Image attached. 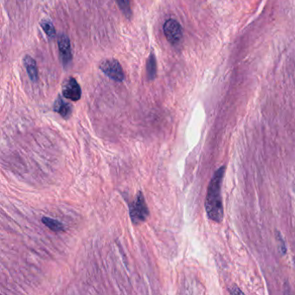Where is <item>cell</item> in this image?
Wrapping results in <instances>:
<instances>
[{
  "label": "cell",
  "instance_id": "cell-1",
  "mask_svg": "<svg viewBox=\"0 0 295 295\" xmlns=\"http://www.w3.org/2000/svg\"><path fill=\"white\" fill-rule=\"evenodd\" d=\"M224 167L217 171L208 188L205 201V209L208 217L217 223H220L224 218V206L221 196V186L224 178Z\"/></svg>",
  "mask_w": 295,
  "mask_h": 295
},
{
  "label": "cell",
  "instance_id": "cell-2",
  "mask_svg": "<svg viewBox=\"0 0 295 295\" xmlns=\"http://www.w3.org/2000/svg\"><path fill=\"white\" fill-rule=\"evenodd\" d=\"M149 210L146 205L143 194L139 191L134 201L130 205V218L132 224L138 225L143 223L148 218Z\"/></svg>",
  "mask_w": 295,
  "mask_h": 295
},
{
  "label": "cell",
  "instance_id": "cell-3",
  "mask_svg": "<svg viewBox=\"0 0 295 295\" xmlns=\"http://www.w3.org/2000/svg\"><path fill=\"white\" fill-rule=\"evenodd\" d=\"M102 72H104L106 75L111 79L116 82H122L124 80V73L122 70V66L119 62L114 59H108L103 62L100 66Z\"/></svg>",
  "mask_w": 295,
  "mask_h": 295
},
{
  "label": "cell",
  "instance_id": "cell-4",
  "mask_svg": "<svg viewBox=\"0 0 295 295\" xmlns=\"http://www.w3.org/2000/svg\"><path fill=\"white\" fill-rule=\"evenodd\" d=\"M164 32L166 38L171 44H179L182 40V27L176 20H167L164 25Z\"/></svg>",
  "mask_w": 295,
  "mask_h": 295
},
{
  "label": "cell",
  "instance_id": "cell-5",
  "mask_svg": "<svg viewBox=\"0 0 295 295\" xmlns=\"http://www.w3.org/2000/svg\"><path fill=\"white\" fill-rule=\"evenodd\" d=\"M63 94L65 98L71 100L73 102L80 100L82 96V90L80 86L74 78H69V80L64 83Z\"/></svg>",
  "mask_w": 295,
  "mask_h": 295
},
{
  "label": "cell",
  "instance_id": "cell-6",
  "mask_svg": "<svg viewBox=\"0 0 295 295\" xmlns=\"http://www.w3.org/2000/svg\"><path fill=\"white\" fill-rule=\"evenodd\" d=\"M58 45L62 61L64 62V64H67L71 60V47L69 37L66 35H62L58 41Z\"/></svg>",
  "mask_w": 295,
  "mask_h": 295
},
{
  "label": "cell",
  "instance_id": "cell-7",
  "mask_svg": "<svg viewBox=\"0 0 295 295\" xmlns=\"http://www.w3.org/2000/svg\"><path fill=\"white\" fill-rule=\"evenodd\" d=\"M54 110L59 113L62 117H64V119H69L71 115V106L69 105V103L64 102V100L61 99L60 97L55 101Z\"/></svg>",
  "mask_w": 295,
  "mask_h": 295
},
{
  "label": "cell",
  "instance_id": "cell-8",
  "mask_svg": "<svg viewBox=\"0 0 295 295\" xmlns=\"http://www.w3.org/2000/svg\"><path fill=\"white\" fill-rule=\"evenodd\" d=\"M24 64L31 81L36 82L37 80V67H36V61L30 55H26L24 59Z\"/></svg>",
  "mask_w": 295,
  "mask_h": 295
},
{
  "label": "cell",
  "instance_id": "cell-9",
  "mask_svg": "<svg viewBox=\"0 0 295 295\" xmlns=\"http://www.w3.org/2000/svg\"><path fill=\"white\" fill-rule=\"evenodd\" d=\"M42 222L44 223L45 226H47L49 229H51L54 232L64 231V226L59 221L53 219V218H42Z\"/></svg>",
  "mask_w": 295,
  "mask_h": 295
},
{
  "label": "cell",
  "instance_id": "cell-10",
  "mask_svg": "<svg viewBox=\"0 0 295 295\" xmlns=\"http://www.w3.org/2000/svg\"><path fill=\"white\" fill-rule=\"evenodd\" d=\"M147 76L149 78L150 80H152L155 77L156 75V60H155L154 55L151 54L149 59L147 61Z\"/></svg>",
  "mask_w": 295,
  "mask_h": 295
},
{
  "label": "cell",
  "instance_id": "cell-11",
  "mask_svg": "<svg viewBox=\"0 0 295 295\" xmlns=\"http://www.w3.org/2000/svg\"><path fill=\"white\" fill-rule=\"evenodd\" d=\"M41 26L44 32L46 33V35H47L49 37L53 38V37L55 36V28H54V25H52V23L50 22V21H48V20L42 21Z\"/></svg>",
  "mask_w": 295,
  "mask_h": 295
},
{
  "label": "cell",
  "instance_id": "cell-12",
  "mask_svg": "<svg viewBox=\"0 0 295 295\" xmlns=\"http://www.w3.org/2000/svg\"><path fill=\"white\" fill-rule=\"evenodd\" d=\"M117 3L119 5L120 8L122 10V12L124 13L125 16L129 17L130 15H131L130 0H117Z\"/></svg>",
  "mask_w": 295,
  "mask_h": 295
}]
</instances>
